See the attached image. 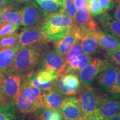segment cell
Masks as SVG:
<instances>
[{"mask_svg": "<svg viewBox=\"0 0 120 120\" xmlns=\"http://www.w3.org/2000/svg\"><path fill=\"white\" fill-rule=\"evenodd\" d=\"M49 48L48 42L35 43L21 47L15 56L11 73H17L26 77L34 71Z\"/></svg>", "mask_w": 120, "mask_h": 120, "instance_id": "6da1fadb", "label": "cell"}, {"mask_svg": "<svg viewBox=\"0 0 120 120\" xmlns=\"http://www.w3.org/2000/svg\"><path fill=\"white\" fill-rule=\"evenodd\" d=\"M74 27V20L64 13L57 12L49 15L42 26L48 42L62 38Z\"/></svg>", "mask_w": 120, "mask_h": 120, "instance_id": "7a4b0ae2", "label": "cell"}, {"mask_svg": "<svg viewBox=\"0 0 120 120\" xmlns=\"http://www.w3.org/2000/svg\"><path fill=\"white\" fill-rule=\"evenodd\" d=\"M43 91L31 86L24 79L20 92L15 104L18 111L23 114L34 113L42 106Z\"/></svg>", "mask_w": 120, "mask_h": 120, "instance_id": "3957f363", "label": "cell"}, {"mask_svg": "<svg viewBox=\"0 0 120 120\" xmlns=\"http://www.w3.org/2000/svg\"><path fill=\"white\" fill-rule=\"evenodd\" d=\"M77 94V98L80 103L82 113L86 116L96 112L103 96L92 86H82Z\"/></svg>", "mask_w": 120, "mask_h": 120, "instance_id": "277c9868", "label": "cell"}, {"mask_svg": "<svg viewBox=\"0 0 120 120\" xmlns=\"http://www.w3.org/2000/svg\"><path fill=\"white\" fill-rule=\"evenodd\" d=\"M21 11V25L25 27L42 26L49 17L34 1H29L22 7Z\"/></svg>", "mask_w": 120, "mask_h": 120, "instance_id": "5b68a950", "label": "cell"}, {"mask_svg": "<svg viewBox=\"0 0 120 120\" xmlns=\"http://www.w3.org/2000/svg\"><path fill=\"white\" fill-rule=\"evenodd\" d=\"M25 77L17 73L5 75L0 83V94L7 103H14L20 92Z\"/></svg>", "mask_w": 120, "mask_h": 120, "instance_id": "8992f818", "label": "cell"}, {"mask_svg": "<svg viewBox=\"0 0 120 120\" xmlns=\"http://www.w3.org/2000/svg\"><path fill=\"white\" fill-rule=\"evenodd\" d=\"M74 20L75 27L81 38L88 34H92L100 27L96 21L90 14L88 7L77 10Z\"/></svg>", "mask_w": 120, "mask_h": 120, "instance_id": "52a82bcc", "label": "cell"}, {"mask_svg": "<svg viewBox=\"0 0 120 120\" xmlns=\"http://www.w3.org/2000/svg\"><path fill=\"white\" fill-rule=\"evenodd\" d=\"M116 75L117 66L109 62L94 78L92 86L94 85L97 90L103 94L109 93L115 83Z\"/></svg>", "mask_w": 120, "mask_h": 120, "instance_id": "ba28073f", "label": "cell"}, {"mask_svg": "<svg viewBox=\"0 0 120 120\" xmlns=\"http://www.w3.org/2000/svg\"><path fill=\"white\" fill-rule=\"evenodd\" d=\"M81 87L79 76L69 73L58 77L55 81L53 88L67 97L77 94Z\"/></svg>", "mask_w": 120, "mask_h": 120, "instance_id": "9c48e42d", "label": "cell"}, {"mask_svg": "<svg viewBox=\"0 0 120 120\" xmlns=\"http://www.w3.org/2000/svg\"><path fill=\"white\" fill-rule=\"evenodd\" d=\"M120 112V94L107 93L103 94L102 100L95 114L103 120L115 116Z\"/></svg>", "mask_w": 120, "mask_h": 120, "instance_id": "30bf717a", "label": "cell"}, {"mask_svg": "<svg viewBox=\"0 0 120 120\" xmlns=\"http://www.w3.org/2000/svg\"><path fill=\"white\" fill-rule=\"evenodd\" d=\"M64 58L60 56L55 49L49 48L38 64V70H47L55 71L59 77L64 75Z\"/></svg>", "mask_w": 120, "mask_h": 120, "instance_id": "8fae6325", "label": "cell"}, {"mask_svg": "<svg viewBox=\"0 0 120 120\" xmlns=\"http://www.w3.org/2000/svg\"><path fill=\"white\" fill-rule=\"evenodd\" d=\"M109 62V61L106 59L100 57L94 58L92 62L78 73L82 85L86 87L92 86L94 78Z\"/></svg>", "mask_w": 120, "mask_h": 120, "instance_id": "7c38bea8", "label": "cell"}, {"mask_svg": "<svg viewBox=\"0 0 120 120\" xmlns=\"http://www.w3.org/2000/svg\"><path fill=\"white\" fill-rule=\"evenodd\" d=\"M48 42L42 29V26L25 27L19 34L17 45L20 47L38 43Z\"/></svg>", "mask_w": 120, "mask_h": 120, "instance_id": "4fadbf2b", "label": "cell"}, {"mask_svg": "<svg viewBox=\"0 0 120 120\" xmlns=\"http://www.w3.org/2000/svg\"><path fill=\"white\" fill-rule=\"evenodd\" d=\"M81 40L75 26L62 38L53 42L54 49L60 56L64 58L75 43Z\"/></svg>", "mask_w": 120, "mask_h": 120, "instance_id": "5bb4252c", "label": "cell"}, {"mask_svg": "<svg viewBox=\"0 0 120 120\" xmlns=\"http://www.w3.org/2000/svg\"><path fill=\"white\" fill-rule=\"evenodd\" d=\"M60 111L64 120H76L83 115L79 100L72 96L64 98Z\"/></svg>", "mask_w": 120, "mask_h": 120, "instance_id": "9a60e30c", "label": "cell"}, {"mask_svg": "<svg viewBox=\"0 0 120 120\" xmlns=\"http://www.w3.org/2000/svg\"><path fill=\"white\" fill-rule=\"evenodd\" d=\"M97 23L103 31L109 33L120 41V21L109 13L105 12L96 17Z\"/></svg>", "mask_w": 120, "mask_h": 120, "instance_id": "2e32d148", "label": "cell"}, {"mask_svg": "<svg viewBox=\"0 0 120 120\" xmlns=\"http://www.w3.org/2000/svg\"><path fill=\"white\" fill-rule=\"evenodd\" d=\"M98 42L102 49L106 51L120 49V41L109 33L103 31L101 28L92 34Z\"/></svg>", "mask_w": 120, "mask_h": 120, "instance_id": "e0dca14e", "label": "cell"}, {"mask_svg": "<svg viewBox=\"0 0 120 120\" xmlns=\"http://www.w3.org/2000/svg\"><path fill=\"white\" fill-rule=\"evenodd\" d=\"M66 97V96L58 92L54 88L43 91L42 108L60 111L63 101Z\"/></svg>", "mask_w": 120, "mask_h": 120, "instance_id": "ac0fdd59", "label": "cell"}, {"mask_svg": "<svg viewBox=\"0 0 120 120\" xmlns=\"http://www.w3.org/2000/svg\"><path fill=\"white\" fill-rule=\"evenodd\" d=\"M20 48L17 45L14 47L0 50V71L4 75L11 73L15 56Z\"/></svg>", "mask_w": 120, "mask_h": 120, "instance_id": "d6986e66", "label": "cell"}, {"mask_svg": "<svg viewBox=\"0 0 120 120\" xmlns=\"http://www.w3.org/2000/svg\"><path fill=\"white\" fill-rule=\"evenodd\" d=\"M81 45L83 53L91 56L98 53L102 49L92 34H88L82 37Z\"/></svg>", "mask_w": 120, "mask_h": 120, "instance_id": "ffe728a7", "label": "cell"}, {"mask_svg": "<svg viewBox=\"0 0 120 120\" xmlns=\"http://www.w3.org/2000/svg\"><path fill=\"white\" fill-rule=\"evenodd\" d=\"M34 2L49 15L60 11L62 7V2L57 0H34Z\"/></svg>", "mask_w": 120, "mask_h": 120, "instance_id": "44dd1931", "label": "cell"}, {"mask_svg": "<svg viewBox=\"0 0 120 120\" xmlns=\"http://www.w3.org/2000/svg\"><path fill=\"white\" fill-rule=\"evenodd\" d=\"M34 113L40 120H64L60 111L38 108Z\"/></svg>", "mask_w": 120, "mask_h": 120, "instance_id": "7402d4cb", "label": "cell"}, {"mask_svg": "<svg viewBox=\"0 0 120 120\" xmlns=\"http://www.w3.org/2000/svg\"><path fill=\"white\" fill-rule=\"evenodd\" d=\"M10 23L20 26L22 23V15L20 11H11L6 12L0 18V24Z\"/></svg>", "mask_w": 120, "mask_h": 120, "instance_id": "603a6c76", "label": "cell"}, {"mask_svg": "<svg viewBox=\"0 0 120 120\" xmlns=\"http://www.w3.org/2000/svg\"><path fill=\"white\" fill-rule=\"evenodd\" d=\"M16 106L14 103L9 102L0 106V120H17L16 117Z\"/></svg>", "mask_w": 120, "mask_h": 120, "instance_id": "cb8c5ba5", "label": "cell"}, {"mask_svg": "<svg viewBox=\"0 0 120 120\" xmlns=\"http://www.w3.org/2000/svg\"><path fill=\"white\" fill-rule=\"evenodd\" d=\"M36 77L39 83L45 84L53 82L58 79V75L55 71L47 70H40L35 71Z\"/></svg>", "mask_w": 120, "mask_h": 120, "instance_id": "d4e9b609", "label": "cell"}, {"mask_svg": "<svg viewBox=\"0 0 120 120\" xmlns=\"http://www.w3.org/2000/svg\"><path fill=\"white\" fill-rule=\"evenodd\" d=\"M77 10L75 0H62V7L59 12L67 15L73 19Z\"/></svg>", "mask_w": 120, "mask_h": 120, "instance_id": "484cf974", "label": "cell"}, {"mask_svg": "<svg viewBox=\"0 0 120 120\" xmlns=\"http://www.w3.org/2000/svg\"><path fill=\"white\" fill-rule=\"evenodd\" d=\"M19 34L15 32L11 35L0 38V50L14 47L19 43Z\"/></svg>", "mask_w": 120, "mask_h": 120, "instance_id": "4316f807", "label": "cell"}, {"mask_svg": "<svg viewBox=\"0 0 120 120\" xmlns=\"http://www.w3.org/2000/svg\"><path fill=\"white\" fill-rule=\"evenodd\" d=\"M82 53H83V50H82L81 45V40H79V41H77V42L73 45V47L71 48V49L67 53V55H66V56L64 57V75L65 69L67 67V64H68L69 61H70L72 57L73 56H77V55Z\"/></svg>", "mask_w": 120, "mask_h": 120, "instance_id": "83f0119b", "label": "cell"}, {"mask_svg": "<svg viewBox=\"0 0 120 120\" xmlns=\"http://www.w3.org/2000/svg\"><path fill=\"white\" fill-rule=\"evenodd\" d=\"M19 26L10 23L0 24V38L11 35L19 29Z\"/></svg>", "mask_w": 120, "mask_h": 120, "instance_id": "f1b7e54d", "label": "cell"}, {"mask_svg": "<svg viewBox=\"0 0 120 120\" xmlns=\"http://www.w3.org/2000/svg\"><path fill=\"white\" fill-rule=\"evenodd\" d=\"M87 7L91 16H98L106 12L102 8L98 0H87Z\"/></svg>", "mask_w": 120, "mask_h": 120, "instance_id": "f546056e", "label": "cell"}, {"mask_svg": "<svg viewBox=\"0 0 120 120\" xmlns=\"http://www.w3.org/2000/svg\"><path fill=\"white\" fill-rule=\"evenodd\" d=\"M105 57L110 63L120 67V49L106 51Z\"/></svg>", "mask_w": 120, "mask_h": 120, "instance_id": "4dcf8cb0", "label": "cell"}, {"mask_svg": "<svg viewBox=\"0 0 120 120\" xmlns=\"http://www.w3.org/2000/svg\"><path fill=\"white\" fill-rule=\"evenodd\" d=\"M77 57L79 58V64H78L77 67V71L79 73V71H81L82 69H83L92 62L93 58L92 56L84 53H82L77 55Z\"/></svg>", "mask_w": 120, "mask_h": 120, "instance_id": "1f68e13d", "label": "cell"}, {"mask_svg": "<svg viewBox=\"0 0 120 120\" xmlns=\"http://www.w3.org/2000/svg\"><path fill=\"white\" fill-rule=\"evenodd\" d=\"M99 4L105 11H110L116 7V3L114 0H98Z\"/></svg>", "mask_w": 120, "mask_h": 120, "instance_id": "d6a6232c", "label": "cell"}, {"mask_svg": "<svg viewBox=\"0 0 120 120\" xmlns=\"http://www.w3.org/2000/svg\"><path fill=\"white\" fill-rule=\"evenodd\" d=\"M109 93L120 94V67L117 66L116 79L113 86L112 87Z\"/></svg>", "mask_w": 120, "mask_h": 120, "instance_id": "836d02e7", "label": "cell"}, {"mask_svg": "<svg viewBox=\"0 0 120 120\" xmlns=\"http://www.w3.org/2000/svg\"><path fill=\"white\" fill-rule=\"evenodd\" d=\"M117 6L115 7V11H113L112 14V17L117 20L120 21V3L117 4Z\"/></svg>", "mask_w": 120, "mask_h": 120, "instance_id": "e575fe53", "label": "cell"}, {"mask_svg": "<svg viewBox=\"0 0 120 120\" xmlns=\"http://www.w3.org/2000/svg\"><path fill=\"white\" fill-rule=\"evenodd\" d=\"M75 2L76 7L79 9L87 6V0H75Z\"/></svg>", "mask_w": 120, "mask_h": 120, "instance_id": "d590c367", "label": "cell"}, {"mask_svg": "<svg viewBox=\"0 0 120 120\" xmlns=\"http://www.w3.org/2000/svg\"><path fill=\"white\" fill-rule=\"evenodd\" d=\"M10 10H11V7L9 5H8V4L4 7H0V18H1V17L2 16V15L4 14V13Z\"/></svg>", "mask_w": 120, "mask_h": 120, "instance_id": "8d00e7d4", "label": "cell"}, {"mask_svg": "<svg viewBox=\"0 0 120 120\" xmlns=\"http://www.w3.org/2000/svg\"><path fill=\"white\" fill-rule=\"evenodd\" d=\"M106 120H120V112Z\"/></svg>", "mask_w": 120, "mask_h": 120, "instance_id": "74e56055", "label": "cell"}, {"mask_svg": "<svg viewBox=\"0 0 120 120\" xmlns=\"http://www.w3.org/2000/svg\"><path fill=\"white\" fill-rule=\"evenodd\" d=\"M9 0H0V7L6 6L8 4Z\"/></svg>", "mask_w": 120, "mask_h": 120, "instance_id": "f35d334b", "label": "cell"}, {"mask_svg": "<svg viewBox=\"0 0 120 120\" xmlns=\"http://www.w3.org/2000/svg\"><path fill=\"white\" fill-rule=\"evenodd\" d=\"M6 103H7V102L4 98V97L2 96V94H0V106L6 104Z\"/></svg>", "mask_w": 120, "mask_h": 120, "instance_id": "ab89813d", "label": "cell"}, {"mask_svg": "<svg viewBox=\"0 0 120 120\" xmlns=\"http://www.w3.org/2000/svg\"><path fill=\"white\" fill-rule=\"evenodd\" d=\"M87 117L85 116V115H82L76 120H87Z\"/></svg>", "mask_w": 120, "mask_h": 120, "instance_id": "60d3db41", "label": "cell"}, {"mask_svg": "<svg viewBox=\"0 0 120 120\" xmlns=\"http://www.w3.org/2000/svg\"><path fill=\"white\" fill-rule=\"evenodd\" d=\"M4 76H5V75H4L2 72L0 71V83L2 81V80L4 79Z\"/></svg>", "mask_w": 120, "mask_h": 120, "instance_id": "b9f144b4", "label": "cell"}, {"mask_svg": "<svg viewBox=\"0 0 120 120\" xmlns=\"http://www.w3.org/2000/svg\"><path fill=\"white\" fill-rule=\"evenodd\" d=\"M115 1V2L117 4H118V3H120V0H114Z\"/></svg>", "mask_w": 120, "mask_h": 120, "instance_id": "7bdbcfd3", "label": "cell"}, {"mask_svg": "<svg viewBox=\"0 0 120 120\" xmlns=\"http://www.w3.org/2000/svg\"><path fill=\"white\" fill-rule=\"evenodd\" d=\"M39 120L38 118H32V119H31V120Z\"/></svg>", "mask_w": 120, "mask_h": 120, "instance_id": "ee69618b", "label": "cell"}, {"mask_svg": "<svg viewBox=\"0 0 120 120\" xmlns=\"http://www.w3.org/2000/svg\"><path fill=\"white\" fill-rule=\"evenodd\" d=\"M98 120H103V119H102L101 118H100V117H99V118H98Z\"/></svg>", "mask_w": 120, "mask_h": 120, "instance_id": "f6af8a7d", "label": "cell"}]
</instances>
